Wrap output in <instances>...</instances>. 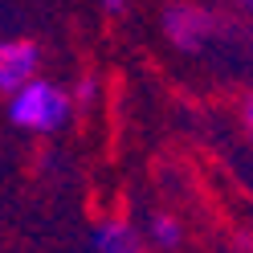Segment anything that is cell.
Here are the masks:
<instances>
[{
	"label": "cell",
	"instance_id": "cell-8",
	"mask_svg": "<svg viewBox=\"0 0 253 253\" xmlns=\"http://www.w3.org/2000/svg\"><path fill=\"white\" fill-rule=\"evenodd\" d=\"M237 4H241V8H245V12H253V0H237Z\"/></svg>",
	"mask_w": 253,
	"mask_h": 253
},
{
	"label": "cell",
	"instance_id": "cell-5",
	"mask_svg": "<svg viewBox=\"0 0 253 253\" xmlns=\"http://www.w3.org/2000/svg\"><path fill=\"white\" fill-rule=\"evenodd\" d=\"M147 241L160 249V253H171V249H180L184 241V229H180V220L176 216H168V212H155L147 220Z\"/></svg>",
	"mask_w": 253,
	"mask_h": 253
},
{
	"label": "cell",
	"instance_id": "cell-2",
	"mask_svg": "<svg viewBox=\"0 0 253 253\" xmlns=\"http://www.w3.org/2000/svg\"><path fill=\"white\" fill-rule=\"evenodd\" d=\"M212 25H216V21H212L209 8L184 4V0L168 4V12H164V33H168V41L176 45V49H184V53L204 49V45H209V37H212Z\"/></svg>",
	"mask_w": 253,
	"mask_h": 253
},
{
	"label": "cell",
	"instance_id": "cell-4",
	"mask_svg": "<svg viewBox=\"0 0 253 253\" xmlns=\"http://www.w3.org/2000/svg\"><path fill=\"white\" fill-rule=\"evenodd\" d=\"M94 253H143V237L126 220H102L90 237Z\"/></svg>",
	"mask_w": 253,
	"mask_h": 253
},
{
	"label": "cell",
	"instance_id": "cell-7",
	"mask_svg": "<svg viewBox=\"0 0 253 253\" xmlns=\"http://www.w3.org/2000/svg\"><path fill=\"white\" fill-rule=\"evenodd\" d=\"M98 4H102L106 12H123V4H126V0H98Z\"/></svg>",
	"mask_w": 253,
	"mask_h": 253
},
{
	"label": "cell",
	"instance_id": "cell-6",
	"mask_svg": "<svg viewBox=\"0 0 253 253\" xmlns=\"http://www.w3.org/2000/svg\"><path fill=\"white\" fill-rule=\"evenodd\" d=\"M245 131L253 135V94H249V98H245Z\"/></svg>",
	"mask_w": 253,
	"mask_h": 253
},
{
	"label": "cell",
	"instance_id": "cell-1",
	"mask_svg": "<svg viewBox=\"0 0 253 253\" xmlns=\"http://www.w3.org/2000/svg\"><path fill=\"white\" fill-rule=\"evenodd\" d=\"M8 119L17 123L21 131L49 135V131H57V126H66V119H70V94L57 82L29 78L21 90L8 94Z\"/></svg>",
	"mask_w": 253,
	"mask_h": 253
},
{
	"label": "cell",
	"instance_id": "cell-3",
	"mask_svg": "<svg viewBox=\"0 0 253 253\" xmlns=\"http://www.w3.org/2000/svg\"><path fill=\"white\" fill-rule=\"evenodd\" d=\"M41 49L33 41H0V94L21 90L29 78H37Z\"/></svg>",
	"mask_w": 253,
	"mask_h": 253
}]
</instances>
